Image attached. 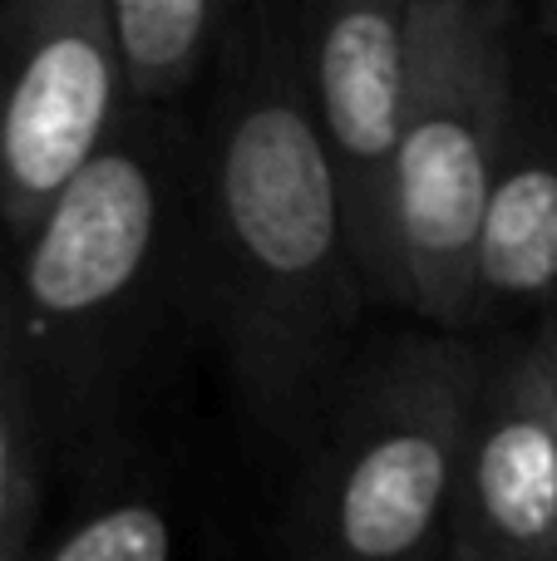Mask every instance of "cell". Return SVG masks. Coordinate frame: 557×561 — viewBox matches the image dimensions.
<instances>
[{
	"instance_id": "obj_3",
	"label": "cell",
	"mask_w": 557,
	"mask_h": 561,
	"mask_svg": "<svg viewBox=\"0 0 557 561\" xmlns=\"http://www.w3.org/2000/svg\"><path fill=\"white\" fill-rule=\"evenodd\" d=\"M523 10L513 0H414V84L390 237L400 310L464 330L469 266L513 104Z\"/></svg>"
},
{
	"instance_id": "obj_8",
	"label": "cell",
	"mask_w": 557,
	"mask_h": 561,
	"mask_svg": "<svg viewBox=\"0 0 557 561\" xmlns=\"http://www.w3.org/2000/svg\"><path fill=\"white\" fill-rule=\"evenodd\" d=\"M557 310V59L523 25L513 104L469 266V325Z\"/></svg>"
},
{
	"instance_id": "obj_15",
	"label": "cell",
	"mask_w": 557,
	"mask_h": 561,
	"mask_svg": "<svg viewBox=\"0 0 557 561\" xmlns=\"http://www.w3.org/2000/svg\"><path fill=\"white\" fill-rule=\"evenodd\" d=\"M20 561H30V557H20Z\"/></svg>"
},
{
	"instance_id": "obj_12",
	"label": "cell",
	"mask_w": 557,
	"mask_h": 561,
	"mask_svg": "<svg viewBox=\"0 0 557 561\" xmlns=\"http://www.w3.org/2000/svg\"><path fill=\"white\" fill-rule=\"evenodd\" d=\"M15 365V247L0 232V375Z\"/></svg>"
},
{
	"instance_id": "obj_9",
	"label": "cell",
	"mask_w": 557,
	"mask_h": 561,
	"mask_svg": "<svg viewBox=\"0 0 557 561\" xmlns=\"http://www.w3.org/2000/svg\"><path fill=\"white\" fill-rule=\"evenodd\" d=\"M232 25L227 0H109L128 114H163L213 79Z\"/></svg>"
},
{
	"instance_id": "obj_7",
	"label": "cell",
	"mask_w": 557,
	"mask_h": 561,
	"mask_svg": "<svg viewBox=\"0 0 557 561\" xmlns=\"http://www.w3.org/2000/svg\"><path fill=\"white\" fill-rule=\"evenodd\" d=\"M444 561H557V434L528 340L484 350Z\"/></svg>"
},
{
	"instance_id": "obj_2",
	"label": "cell",
	"mask_w": 557,
	"mask_h": 561,
	"mask_svg": "<svg viewBox=\"0 0 557 561\" xmlns=\"http://www.w3.org/2000/svg\"><path fill=\"white\" fill-rule=\"evenodd\" d=\"M187 187L193 158L178 128L163 114H128L15 247V365L35 389L49 444L84 438L154 325Z\"/></svg>"
},
{
	"instance_id": "obj_1",
	"label": "cell",
	"mask_w": 557,
	"mask_h": 561,
	"mask_svg": "<svg viewBox=\"0 0 557 561\" xmlns=\"http://www.w3.org/2000/svg\"><path fill=\"white\" fill-rule=\"evenodd\" d=\"M213 79L193 153L207 306L252 414L296 428L341 375L371 296L302 94L292 10H237Z\"/></svg>"
},
{
	"instance_id": "obj_4",
	"label": "cell",
	"mask_w": 557,
	"mask_h": 561,
	"mask_svg": "<svg viewBox=\"0 0 557 561\" xmlns=\"http://www.w3.org/2000/svg\"><path fill=\"white\" fill-rule=\"evenodd\" d=\"M484 350L414 335L341 399L306 488L311 561H444Z\"/></svg>"
},
{
	"instance_id": "obj_11",
	"label": "cell",
	"mask_w": 557,
	"mask_h": 561,
	"mask_svg": "<svg viewBox=\"0 0 557 561\" xmlns=\"http://www.w3.org/2000/svg\"><path fill=\"white\" fill-rule=\"evenodd\" d=\"M30 561H173V533L158 503L124 497L79 517Z\"/></svg>"
},
{
	"instance_id": "obj_13",
	"label": "cell",
	"mask_w": 557,
	"mask_h": 561,
	"mask_svg": "<svg viewBox=\"0 0 557 561\" xmlns=\"http://www.w3.org/2000/svg\"><path fill=\"white\" fill-rule=\"evenodd\" d=\"M533 355H538V369H543V394H548V419H553V434H557V310L543 316L528 335Z\"/></svg>"
},
{
	"instance_id": "obj_10",
	"label": "cell",
	"mask_w": 557,
	"mask_h": 561,
	"mask_svg": "<svg viewBox=\"0 0 557 561\" xmlns=\"http://www.w3.org/2000/svg\"><path fill=\"white\" fill-rule=\"evenodd\" d=\"M49 434L39 419L35 389L25 369L10 365L0 375V561L30 557V527L45 488Z\"/></svg>"
},
{
	"instance_id": "obj_14",
	"label": "cell",
	"mask_w": 557,
	"mask_h": 561,
	"mask_svg": "<svg viewBox=\"0 0 557 561\" xmlns=\"http://www.w3.org/2000/svg\"><path fill=\"white\" fill-rule=\"evenodd\" d=\"M523 25H528V35L557 59V0H548V5H538V10H528V15H523Z\"/></svg>"
},
{
	"instance_id": "obj_5",
	"label": "cell",
	"mask_w": 557,
	"mask_h": 561,
	"mask_svg": "<svg viewBox=\"0 0 557 561\" xmlns=\"http://www.w3.org/2000/svg\"><path fill=\"white\" fill-rule=\"evenodd\" d=\"M296 69L321 138L345 237L371 306L400 310V266L390 237L395 163L410 124L414 0H331L292 10Z\"/></svg>"
},
{
	"instance_id": "obj_6",
	"label": "cell",
	"mask_w": 557,
	"mask_h": 561,
	"mask_svg": "<svg viewBox=\"0 0 557 561\" xmlns=\"http://www.w3.org/2000/svg\"><path fill=\"white\" fill-rule=\"evenodd\" d=\"M128 118L109 0L0 10V232L25 247Z\"/></svg>"
}]
</instances>
